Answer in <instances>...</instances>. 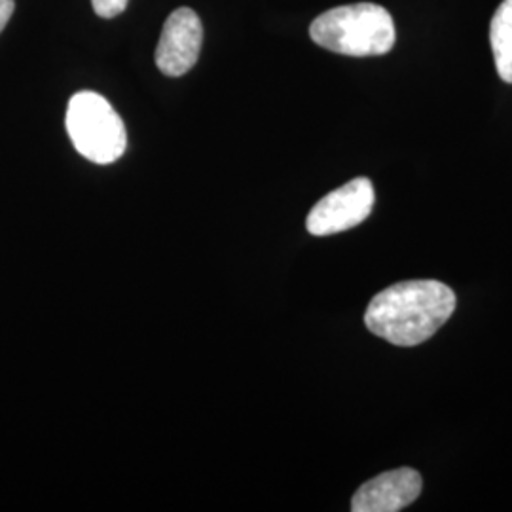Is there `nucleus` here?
Listing matches in <instances>:
<instances>
[{"label": "nucleus", "mask_w": 512, "mask_h": 512, "mask_svg": "<svg viewBox=\"0 0 512 512\" xmlns=\"http://www.w3.org/2000/svg\"><path fill=\"white\" fill-rule=\"evenodd\" d=\"M456 293L437 279H414L387 287L368 304L365 325L399 348L427 342L452 317Z\"/></svg>", "instance_id": "nucleus-1"}, {"label": "nucleus", "mask_w": 512, "mask_h": 512, "mask_svg": "<svg viewBox=\"0 0 512 512\" xmlns=\"http://www.w3.org/2000/svg\"><path fill=\"white\" fill-rule=\"evenodd\" d=\"M317 46L351 57L384 55L395 46V23L384 6L359 2L338 6L311 23Z\"/></svg>", "instance_id": "nucleus-2"}, {"label": "nucleus", "mask_w": 512, "mask_h": 512, "mask_svg": "<svg viewBox=\"0 0 512 512\" xmlns=\"http://www.w3.org/2000/svg\"><path fill=\"white\" fill-rule=\"evenodd\" d=\"M374 186L359 177L336 188L313 207L306 228L313 236H332L365 222L374 207Z\"/></svg>", "instance_id": "nucleus-4"}, {"label": "nucleus", "mask_w": 512, "mask_h": 512, "mask_svg": "<svg viewBox=\"0 0 512 512\" xmlns=\"http://www.w3.org/2000/svg\"><path fill=\"white\" fill-rule=\"evenodd\" d=\"M203 27L198 14L190 8L175 10L165 21L156 48V65L167 76L188 73L202 52Z\"/></svg>", "instance_id": "nucleus-5"}, {"label": "nucleus", "mask_w": 512, "mask_h": 512, "mask_svg": "<svg viewBox=\"0 0 512 512\" xmlns=\"http://www.w3.org/2000/svg\"><path fill=\"white\" fill-rule=\"evenodd\" d=\"M128 2L129 0H92L95 14L105 19L120 16L128 8Z\"/></svg>", "instance_id": "nucleus-8"}, {"label": "nucleus", "mask_w": 512, "mask_h": 512, "mask_svg": "<svg viewBox=\"0 0 512 512\" xmlns=\"http://www.w3.org/2000/svg\"><path fill=\"white\" fill-rule=\"evenodd\" d=\"M490 42L497 73L512 84V0H503L497 8L490 25Z\"/></svg>", "instance_id": "nucleus-7"}, {"label": "nucleus", "mask_w": 512, "mask_h": 512, "mask_svg": "<svg viewBox=\"0 0 512 512\" xmlns=\"http://www.w3.org/2000/svg\"><path fill=\"white\" fill-rule=\"evenodd\" d=\"M14 10H16V2L14 0H0V33L8 25Z\"/></svg>", "instance_id": "nucleus-9"}, {"label": "nucleus", "mask_w": 512, "mask_h": 512, "mask_svg": "<svg viewBox=\"0 0 512 512\" xmlns=\"http://www.w3.org/2000/svg\"><path fill=\"white\" fill-rule=\"evenodd\" d=\"M65 124L78 154L93 164H112L126 152V126L120 114L99 93H74Z\"/></svg>", "instance_id": "nucleus-3"}, {"label": "nucleus", "mask_w": 512, "mask_h": 512, "mask_svg": "<svg viewBox=\"0 0 512 512\" xmlns=\"http://www.w3.org/2000/svg\"><path fill=\"white\" fill-rule=\"evenodd\" d=\"M423 480L414 469H395L365 482L351 499L353 512H397L414 503L421 494Z\"/></svg>", "instance_id": "nucleus-6"}]
</instances>
